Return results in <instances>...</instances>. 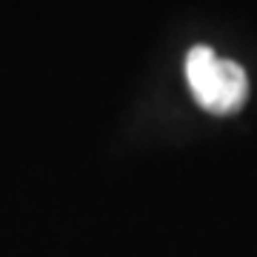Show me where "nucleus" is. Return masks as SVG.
Wrapping results in <instances>:
<instances>
[{
  "label": "nucleus",
  "instance_id": "1",
  "mask_svg": "<svg viewBox=\"0 0 257 257\" xmlns=\"http://www.w3.org/2000/svg\"><path fill=\"white\" fill-rule=\"evenodd\" d=\"M186 83L194 100L211 114H234L248 97V77L243 66L217 57L214 49L194 46L186 55Z\"/></svg>",
  "mask_w": 257,
  "mask_h": 257
}]
</instances>
